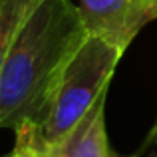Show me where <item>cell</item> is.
<instances>
[{
	"label": "cell",
	"instance_id": "obj_1",
	"mask_svg": "<svg viewBox=\"0 0 157 157\" xmlns=\"http://www.w3.org/2000/svg\"><path fill=\"white\" fill-rule=\"evenodd\" d=\"M86 38L72 0H42L26 16L0 72V129L18 137L38 127L62 72Z\"/></svg>",
	"mask_w": 157,
	"mask_h": 157
},
{
	"label": "cell",
	"instance_id": "obj_2",
	"mask_svg": "<svg viewBox=\"0 0 157 157\" xmlns=\"http://www.w3.org/2000/svg\"><path fill=\"white\" fill-rule=\"evenodd\" d=\"M123 52L115 46L96 36H88L62 72L42 121L34 131L18 135L16 145L48 151L60 143L88 113L98 98L109 90L111 76Z\"/></svg>",
	"mask_w": 157,
	"mask_h": 157
},
{
	"label": "cell",
	"instance_id": "obj_3",
	"mask_svg": "<svg viewBox=\"0 0 157 157\" xmlns=\"http://www.w3.org/2000/svg\"><path fill=\"white\" fill-rule=\"evenodd\" d=\"M88 36L125 52L143 26L157 20V0H78Z\"/></svg>",
	"mask_w": 157,
	"mask_h": 157
},
{
	"label": "cell",
	"instance_id": "obj_4",
	"mask_svg": "<svg viewBox=\"0 0 157 157\" xmlns=\"http://www.w3.org/2000/svg\"><path fill=\"white\" fill-rule=\"evenodd\" d=\"M105 101L107 90L76 123L60 143L48 149V157H109L105 133Z\"/></svg>",
	"mask_w": 157,
	"mask_h": 157
},
{
	"label": "cell",
	"instance_id": "obj_5",
	"mask_svg": "<svg viewBox=\"0 0 157 157\" xmlns=\"http://www.w3.org/2000/svg\"><path fill=\"white\" fill-rule=\"evenodd\" d=\"M42 0H4L0 6V72L18 28Z\"/></svg>",
	"mask_w": 157,
	"mask_h": 157
},
{
	"label": "cell",
	"instance_id": "obj_6",
	"mask_svg": "<svg viewBox=\"0 0 157 157\" xmlns=\"http://www.w3.org/2000/svg\"><path fill=\"white\" fill-rule=\"evenodd\" d=\"M6 157H48V151H40L28 145H14L12 153H8Z\"/></svg>",
	"mask_w": 157,
	"mask_h": 157
},
{
	"label": "cell",
	"instance_id": "obj_7",
	"mask_svg": "<svg viewBox=\"0 0 157 157\" xmlns=\"http://www.w3.org/2000/svg\"><path fill=\"white\" fill-rule=\"evenodd\" d=\"M153 143H157V121H155V125L151 127V131H149V135H147V139H145V143H143L141 149H145V147L153 145Z\"/></svg>",
	"mask_w": 157,
	"mask_h": 157
},
{
	"label": "cell",
	"instance_id": "obj_8",
	"mask_svg": "<svg viewBox=\"0 0 157 157\" xmlns=\"http://www.w3.org/2000/svg\"><path fill=\"white\" fill-rule=\"evenodd\" d=\"M111 157H119V155H115V153H111Z\"/></svg>",
	"mask_w": 157,
	"mask_h": 157
},
{
	"label": "cell",
	"instance_id": "obj_9",
	"mask_svg": "<svg viewBox=\"0 0 157 157\" xmlns=\"http://www.w3.org/2000/svg\"><path fill=\"white\" fill-rule=\"evenodd\" d=\"M2 2H4V0H0V6H2Z\"/></svg>",
	"mask_w": 157,
	"mask_h": 157
},
{
	"label": "cell",
	"instance_id": "obj_10",
	"mask_svg": "<svg viewBox=\"0 0 157 157\" xmlns=\"http://www.w3.org/2000/svg\"><path fill=\"white\" fill-rule=\"evenodd\" d=\"M109 157H111V155H109Z\"/></svg>",
	"mask_w": 157,
	"mask_h": 157
}]
</instances>
